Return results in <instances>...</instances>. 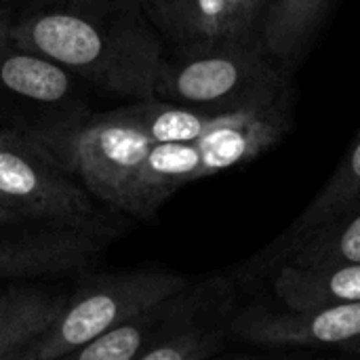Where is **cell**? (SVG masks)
Listing matches in <instances>:
<instances>
[{
	"instance_id": "obj_1",
	"label": "cell",
	"mask_w": 360,
	"mask_h": 360,
	"mask_svg": "<svg viewBox=\"0 0 360 360\" xmlns=\"http://www.w3.org/2000/svg\"><path fill=\"white\" fill-rule=\"evenodd\" d=\"M11 40L101 91L148 99L167 55L146 0H63L11 27Z\"/></svg>"
},
{
	"instance_id": "obj_2",
	"label": "cell",
	"mask_w": 360,
	"mask_h": 360,
	"mask_svg": "<svg viewBox=\"0 0 360 360\" xmlns=\"http://www.w3.org/2000/svg\"><path fill=\"white\" fill-rule=\"evenodd\" d=\"M293 122V95H289L198 139L154 143L131 184L122 213L150 217L181 186L259 158L291 133Z\"/></svg>"
},
{
	"instance_id": "obj_3",
	"label": "cell",
	"mask_w": 360,
	"mask_h": 360,
	"mask_svg": "<svg viewBox=\"0 0 360 360\" xmlns=\"http://www.w3.org/2000/svg\"><path fill=\"white\" fill-rule=\"evenodd\" d=\"M293 95L289 65L264 44H217L171 51L156 76L154 97L207 112H245Z\"/></svg>"
},
{
	"instance_id": "obj_4",
	"label": "cell",
	"mask_w": 360,
	"mask_h": 360,
	"mask_svg": "<svg viewBox=\"0 0 360 360\" xmlns=\"http://www.w3.org/2000/svg\"><path fill=\"white\" fill-rule=\"evenodd\" d=\"M190 283L167 270H118L89 276L68 295L59 319L21 354V360L68 359L97 335L143 312Z\"/></svg>"
},
{
	"instance_id": "obj_5",
	"label": "cell",
	"mask_w": 360,
	"mask_h": 360,
	"mask_svg": "<svg viewBox=\"0 0 360 360\" xmlns=\"http://www.w3.org/2000/svg\"><path fill=\"white\" fill-rule=\"evenodd\" d=\"M32 129L0 131V207L21 221L89 224L91 192Z\"/></svg>"
},
{
	"instance_id": "obj_6",
	"label": "cell",
	"mask_w": 360,
	"mask_h": 360,
	"mask_svg": "<svg viewBox=\"0 0 360 360\" xmlns=\"http://www.w3.org/2000/svg\"><path fill=\"white\" fill-rule=\"evenodd\" d=\"M230 340L270 350H338L360 356V302L321 308H238Z\"/></svg>"
},
{
	"instance_id": "obj_7",
	"label": "cell",
	"mask_w": 360,
	"mask_h": 360,
	"mask_svg": "<svg viewBox=\"0 0 360 360\" xmlns=\"http://www.w3.org/2000/svg\"><path fill=\"white\" fill-rule=\"evenodd\" d=\"M0 226V278L59 276L91 266L116 240L120 224L97 217L89 224H51L13 230Z\"/></svg>"
},
{
	"instance_id": "obj_8",
	"label": "cell",
	"mask_w": 360,
	"mask_h": 360,
	"mask_svg": "<svg viewBox=\"0 0 360 360\" xmlns=\"http://www.w3.org/2000/svg\"><path fill=\"white\" fill-rule=\"evenodd\" d=\"M171 51L264 44L270 0H146Z\"/></svg>"
},
{
	"instance_id": "obj_9",
	"label": "cell",
	"mask_w": 360,
	"mask_h": 360,
	"mask_svg": "<svg viewBox=\"0 0 360 360\" xmlns=\"http://www.w3.org/2000/svg\"><path fill=\"white\" fill-rule=\"evenodd\" d=\"M356 198H360V137L356 143L348 150L342 158L340 167L333 171L329 181L323 190L314 196V200L291 221V226L272 243L268 245L257 259L251 262L255 272L266 270L274 272L278 264L287 257V253L314 228L323 226L346 207H350Z\"/></svg>"
},
{
	"instance_id": "obj_10",
	"label": "cell",
	"mask_w": 360,
	"mask_h": 360,
	"mask_svg": "<svg viewBox=\"0 0 360 360\" xmlns=\"http://www.w3.org/2000/svg\"><path fill=\"white\" fill-rule=\"evenodd\" d=\"M272 289L287 308H321L360 302V262L327 266H289L272 272Z\"/></svg>"
},
{
	"instance_id": "obj_11",
	"label": "cell",
	"mask_w": 360,
	"mask_h": 360,
	"mask_svg": "<svg viewBox=\"0 0 360 360\" xmlns=\"http://www.w3.org/2000/svg\"><path fill=\"white\" fill-rule=\"evenodd\" d=\"M68 293L42 287H15L0 291V360H21L63 312Z\"/></svg>"
},
{
	"instance_id": "obj_12",
	"label": "cell",
	"mask_w": 360,
	"mask_h": 360,
	"mask_svg": "<svg viewBox=\"0 0 360 360\" xmlns=\"http://www.w3.org/2000/svg\"><path fill=\"white\" fill-rule=\"evenodd\" d=\"M0 89L38 105H61L74 97V78L61 63L17 46H0Z\"/></svg>"
},
{
	"instance_id": "obj_13",
	"label": "cell",
	"mask_w": 360,
	"mask_h": 360,
	"mask_svg": "<svg viewBox=\"0 0 360 360\" xmlns=\"http://www.w3.org/2000/svg\"><path fill=\"white\" fill-rule=\"evenodd\" d=\"M344 262H360V198L308 232L278 266L289 264L306 268Z\"/></svg>"
},
{
	"instance_id": "obj_14",
	"label": "cell",
	"mask_w": 360,
	"mask_h": 360,
	"mask_svg": "<svg viewBox=\"0 0 360 360\" xmlns=\"http://www.w3.org/2000/svg\"><path fill=\"white\" fill-rule=\"evenodd\" d=\"M331 0H270L264 23L266 51L291 65L308 46Z\"/></svg>"
},
{
	"instance_id": "obj_15",
	"label": "cell",
	"mask_w": 360,
	"mask_h": 360,
	"mask_svg": "<svg viewBox=\"0 0 360 360\" xmlns=\"http://www.w3.org/2000/svg\"><path fill=\"white\" fill-rule=\"evenodd\" d=\"M230 342V323H207L184 329L156 346L139 360H209L224 352Z\"/></svg>"
},
{
	"instance_id": "obj_16",
	"label": "cell",
	"mask_w": 360,
	"mask_h": 360,
	"mask_svg": "<svg viewBox=\"0 0 360 360\" xmlns=\"http://www.w3.org/2000/svg\"><path fill=\"white\" fill-rule=\"evenodd\" d=\"M13 17L6 8H0V46L11 40V27H13Z\"/></svg>"
},
{
	"instance_id": "obj_17",
	"label": "cell",
	"mask_w": 360,
	"mask_h": 360,
	"mask_svg": "<svg viewBox=\"0 0 360 360\" xmlns=\"http://www.w3.org/2000/svg\"><path fill=\"white\" fill-rule=\"evenodd\" d=\"M13 221H21V219L15 213H11V211H6V209L0 207V226L2 224H13Z\"/></svg>"
},
{
	"instance_id": "obj_18",
	"label": "cell",
	"mask_w": 360,
	"mask_h": 360,
	"mask_svg": "<svg viewBox=\"0 0 360 360\" xmlns=\"http://www.w3.org/2000/svg\"><path fill=\"white\" fill-rule=\"evenodd\" d=\"M61 2H63V0H34V4L40 6V8H42V6H55V4H61Z\"/></svg>"
}]
</instances>
